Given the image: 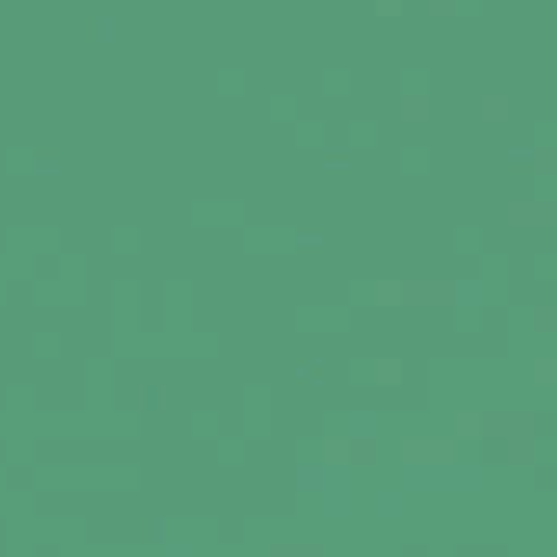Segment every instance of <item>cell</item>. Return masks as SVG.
I'll return each instance as SVG.
<instances>
[{
	"label": "cell",
	"mask_w": 557,
	"mask_h": 557,
	"mask_svg": "<svg viewBox=\"0 0 557 557\" xmlns=\"http://www.w3.org/2000/svg\"><path fill=\"white\" fill-rule=\"evenodd\" d=\"M378 511H381V515H398V511H401V502H395V499H388V492H385V499H381Z\"/></svg>",
	"instance_id": "6da1fadb"
}]
</instances>
